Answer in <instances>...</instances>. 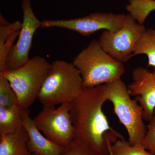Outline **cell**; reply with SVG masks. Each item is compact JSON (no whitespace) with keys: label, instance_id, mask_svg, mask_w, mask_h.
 <instances>
[{"label":"cell","instance_id":"obj_1","mask_svg":"<svg viewBox=\"0 0 155 155\" xmlns=\"http://www.w3.org/2000/svg\"><path fill=\"white\" fill-rule=\"evenodd\" d=\"M107 101L102 85L84 87L70 103L74 139L86 144L97 155H109V145L124 137L110 126L102 107Z\"/></svg>","mask_w":155,"mask_h":155},{"label":"cell","instance_id":"obj_2","mask_svg":"<svg viewBox=\"0 0 155 155\" xmlns=\"http://www.w3.org/2000/svg\"><path fill=\"white\" fill-rule=\"evenodd\" d=\"M72 64L80 72L84 87L114 82L125 72L123 63L104 51L96 40L91 41L77 55Z\"/></svg>","mask_w":155,"mask_h":155},{"label":"cell","instance_id":"obj_3","mask_svg":"<svg viewBox=\"0 0 155 155\" xmlns=\"http://www.w3.org/2000/svg\"><path fill=\"white\" fill-rule=\"evenodd\" d=\"M83 88L80 72L73 64L57 60L51 64L38 99L43 106L71 103Z\"/></svg>","mask_w":155,"mask_h":155},{"label":"cell","instance_id":"obj_4","mask_svg":"<svg viewBox=\"0 0 155 155\" xmlns=\"http://www.w3.org/2000/svg\"><path fill=\"white\" fill-rule=\"evenodd\" d=\"M103 86L106 101L112 103L114 113L127 130L129 144L142 146L147 133L142 107L135 99L131 98L127 87L121 78Z\"/></svg>","mask_w":155,"mask_h":155},{"label":"cell","instance_id":"obj_5","mask_svg":"<svg viewBox=\"0 0 155 155\" xmlns=\"http://www.w3.org/2000/svg\"><path fill=\"white\" fill-rule=\"evenodd\" d=\"M51 64L45 58L36 56L24 66L3 72L16 93L19 107L28 110L38 98Z\"/></svg>","mask_w":155,"mask_h":155},{"label":"cell","instance_id":"obj_6","mask_svg":"<svg viewBox=\"0 0 155 155\" xmlns=\"http://www.w3.org/2000/svg\"><path fill=\"white\" fill-rule=\"evenodd\" d=\"M146 30L130 14L125 15L121 29L116 32L104 30L98 41L104 51L115 60L125 63L133 54L136 44Z\"/></svg>","mask_w":155,"mask_h":155},{"label":"cell","instance_id":"obj_7","mask_svg":"<svg viewBox=\"0 0 155 155\" xmlns=\"http://www.w3.org/2000/svg\"><path fill=\"white\" fill-rule=\"evenodd\" d=\"M70 103L43 106L42 110L33 119L38 129L50 140L62 147L74 140V128L70 115Z\"/></svg>","mask_w":155,"mask_h":155},{"label":"cell","instance_id":"obj_8","mask_svg":"<svg viewBox=\"0 0 155 155\" xmlns=\"http://www.w3.org/2000/svg\"><path fill=\"white\" fill-rule=\"evenodd\" d=\"M125 15L94 13L75 19L44 20L41 22L40 28H65L89 36L101 30L112 32L119 30L123 25Z\"/></svg>","mask_w":155,"mask_h":155},{"label":"cell","instance_id":"obj_9","mask_svg":"<svg viewBox=\"0 0 155 155\" xmlns=\"http://www.w3.org/2000/svg\"><path fill=\"white\" fill-rule=\"evenodd\" d=\"M21 8L23 13L22 28L18 40L12 46L8 55L6 62L8 70L18 69L29 61V53L34 35L40 28L41 21L34 13L30 0H22Z\"/></svg>","mask_w":155,"mask_h":155},{"label":"cell","instance_id":"obj_10","mask_svg":"<svg viewBox=\"0 0 155 155\" xmlns=\"http://www.w3.org/2000/svg\"><path fill=\"white\" fill-rule=\"evenodd\" d=\"M133 81L127 87L131 96L142 107L144 120L149 121L155 114V68L152 72L138 67L132 72Z\"/></svg>","mask_w":155,"mask_h":155},{"label":"cell","instance_id":"obj_11","mask_svg":"<svg viewBox=\"0 0 155 155\" xmlns=\"http://www.w3.org/2000/svg\"><path fill=\"white\" fill-rule=\"evenodd\" d=\"M23 125L28 133V146L31 152L40 155H60L64 147L45 137L35 125L28 110L21 109Z\"/></svg>","mask_w":155,"mask_h":155},{"label":"cell","instance_id":"obj_12","mask_svg":"<svg viewBox=\"0 0 155 155\" xmlns=\"http://www.w3.org/2000/svg\"><path fill=\"white\" fill-rule=\"evenodd\" d=\"M28 134L24 125L13 133L0 134V155H32L28 146Z\"/></svg>","mask_w":155,"mask_h":155},{"label":"cell","instance_id":"obj_13","mask_svg":"<svg viewBox=\"0 0 155 155\" xmlns=\"http://www.w3.org/2000/svg\"><path fill=\"white\" fill-rule=\"evenodd\" d=\"M21 109L18 105L0 107V134L13 133L23 125Z\"/></svg>","mask_w":155,"mask_h":155},{"label":"cell","instance_id":"obj_14","mask_svg":"<svg viewBox=\"0 0 155 155\" xmlns=\"http://www.w3.org/2000/svg\"><path fill=\"white\" fill-rule=\"evenodd\" d=\"M139 54H145L148 59V67L155 68V30L146 29L136 44L131 58Z\"/></svg>","mask_w":155,"mask_h":155},{"label":"cell","instance_id":"obj_15","mask_svg":"<svg viewBox=\"0 0 155 155\" xmlns=\"http://www.w3.org/2000/svg\"><path fill=\"white\" fill-rule=\"evenodd\" d=\"M109 154L112 155H154L143 146H131L125 138L119 139L109 145Z\"/></svg>","mask_w":155,"mask_h":155},{"label":"cell","instance_id":"obj_16","mask_svg":"<svg viewBox=\"0 0 155 155\" xmlns=\"http://www.w3.org/2000/svg\"><path fill=\"white\" fill-rule=\"evenodd\" d=\"M19 105L16 93L3 72H0V107Z\"/></svg>","mask_w":155,"mask_h":155},{"label":"cell","instance_id":"obj_17","mask_svg":"<svg viewBox=\"0 0 155 155\" xmlns=\"http://www.w3.org/2000/svg\"><path fill=\"white\" fill-rule=\"evenodd\" d=\"M141 5L130 4L127 7V11L140 24L143 25L145 20L151 11H155V0H137Z\"/></svg>","mask_w":155,"mask_h":155},{"label":"cell","instance_id":"obj_18","mask_svg":"<svg viewBox=\"0 0 155 155\" xmlns=\"http://www.w3.org/2000/svg\"><path fill=\"white\" fill-rule=\"evenodd\" d=\"M60 155H97L83 142L74 139L64 147Z\"/></svg>","mask_w":155,"mask_h":155},{"label":"cell","instance_id":"obj_19","mask_svg":"<svg viewBox=\"0 0 155 155\" xmlns=\"http://www.w3.org/2000/svg\"><path fill=\"white\" fill-rule=\"evenodd\" d=\"M22 23L19 21L9 23L0 14V46H2L11 35L21 30Z\"/></svg>","mask_w":155,"mask_h":155},{"label":"cell","instance_id":"obj_20","mask_svg":"<svg viewBox=\"0 0 155 155\" xmlns=\"http://www.w3.org/2000/svg\"><path fill=\"white\" fill-rule=\"evenodd\" d=\"M20 30L11 35L6 40L3 45L0 46V72L8 70L6 66L7 58L12 46L14 45L15 40L19 37Z\"/></svg>","mask_w":155,"mask_h":155},{"label":"cell","instance_id":"obj_21","mask_svg":"<svg viewBox=\"0 0 155 155\" xmlns=\"http://www.w3.org/2000/svg\"><path fill=\"white\" fill-rule=\"evenodd\" d=\"M149 122L142 146L146 150L155 155V114Z\"/></svg>","mask_w":155,"mask_h":155},{"label":"cell","instance_id":"obj_22","mask_svg":"<svg viewBox=\"0 0 155 155\" xmlns=\"http://www.w3.org/2000/svg\"><path fill=\"white\" fill-rule=\"evenodd\" d=\"M32 155H40L38 154L35 153H32Z\"/></svg>","mask_w":155,"mask_h":155},{"label":"cell","instance_id":"obj_23","mask_svg":"<svg viewBox=\"0 0 155 155\" xmlns=\"http://www.w3.org/2000/svg\"><path fill=\"white\" fill-rule=\"evenodd\" d=\"M109 155H112L110 154H109Z\"/></svg>","mask_w":155,"mask_h":155}]
</instances>
